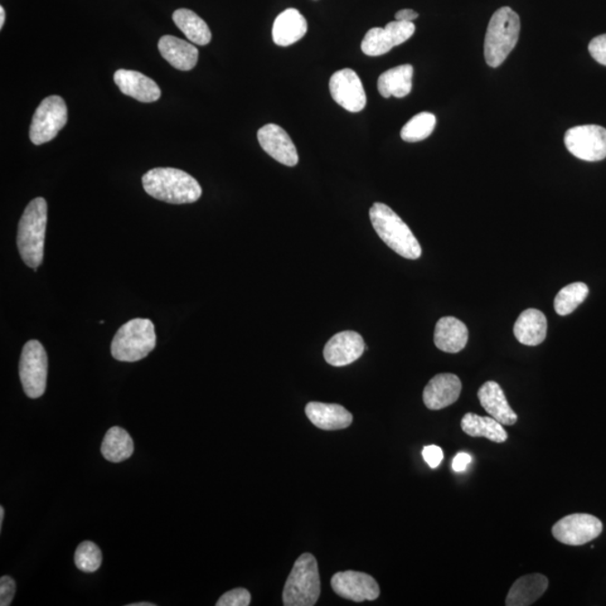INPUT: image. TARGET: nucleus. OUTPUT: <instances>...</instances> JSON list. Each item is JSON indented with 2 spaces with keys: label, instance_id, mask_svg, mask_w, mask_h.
I'll use <instances>...</instances> for the list:
<instances>
[{
  "label": "nucleus",
  "instance_id": "nucleus-1",
  "mask_svg": "<svg viewBox=\"0 0 606 606\" xmlns=\"http://www.w3.org/2000/svg\"><path fill=\"white\" fill-rule=\"evenodd\" d=\"M142 182L149 196L172 205L196 202L202 195L196 179L179 169H153L144 174Z\"/></svg>",
  "mask_w": 606,
  "mask_h": 606
},
{
  "label": "nucleus",
  "instance_id": "nucleus-2",
  "mask_svg": "<svg viewBox=\"0 0 606 606\" xmlns=\"http://www.w3.org/2000/svg\"><path fill=\"white\" fill-rule=\"evenodd\" d=\"M47 222L46 199L36 198L28 203L19 221L17 247L19 254L28 268L37 271L43 262Z\"/></svg>",
  "mask_w": 606,
  "mask_h": 606
},
{
  "label": "nucleus",
  "instance_id": "nucleus-3",
  "mask_svg": "<svg viewBox=\"0 0 606 606\" xmlns=\"http://www.w3.org/2000/svg\"><path fill=\"white\" fill-rule=\"evenodd\" d=\"M370 220L380 239L402 258L418 260L423 254L414 232L389 206L375 202L370 210Z\"/></svg>",
  "mask_w": 606,
  "mask_h": 606
},
{
  "label": "nucleus",
  "instance_id": "nucleus-4",
  "mask_svg": "<svg viewBox=\"0 0 606 606\" xmlns=\"http://www.w3.org/2000/svg\"><path fill=\"white\" fill-rule=\"evenodd\" d=\"M520 17L510 7L498 9L489 19L484 42V56L489 67H498L516 47L520 36Z\"/></svg>",
  "mask_w": 606,
  "mask_h": 606
},
{
  "label": "nucleus",
  "instance_id": "nucleus-5",
  "mask_svg": "<svg viewBox=\"0 0 606 606\" xmlns=\"http://www.w3.org/2000/svg\"><path fill=\"white\" fill-rule=\"evenodd\" d=\"M157 346V334L149 319H132L123 324L111 342V355L120 362H138Z\"/></svg>",
  "mask_w": 606,
  "mask_h": 606
},
{
  "label": "nucleus",
  "instance_id": "nucleus-6",
  "mask_svg": "<svg viewBox=\"0 0 606 606\" xmlns=\"http://www.w3.org/2000/svg\"><path fill=\"white\" fill-rule=\"evenodd\" d=\"M318 562L312 554H303L294 562L283 590L285 606H313L320 596Z\"/></svg>",
  "mask_w": 606,
  "mask_h": 606
},
{
  "label": "nucleus",
  "instance_id": "nucleus-7",
  "mask_svg": "<svg viewBox=\"0 0 606 606\" xmlns=\"http://www.w3.org/2000/svg\"><path fill=\"white\" fill-rule=\"evenodd\" d=\"M47 355L45 347L37 341H30L23 347L19 361V377L24 391L31 399L45 395L47 380Z\"/></svg>",
  "mask_w": 606,
  "mask_h": 606
},
{
  "label": "nucleus",
  "instance_id": "nucleus-8",
  "mask_svg": "<svg viewBox=\"0 0 606 606\" xmlns=\"http://www.w3.org/2000/svg\"><path fill=\"white\" fill-rule=\"evenodd\" d=\"M67 123V108L60 96H50L42 101L33 116L30 139L33 144L50 142Z\"/></svg>",
  "mask_w": 606,
  "mask_h": 606
},
{
  "label": "nucleus",
  "instance_id": "nucleus-9",
  "mask_svg": "<svg viewBox=\"0 0 606 606\" xmlns=\"http://www.w3.org/2000/svg\"><path fill=\"white\" fill-rule=\"evenodd\" d=\"M564 142L567 149L583 161L598 162L606 158V129L601 126H576L567 130Z\"/></svg>",
  "mask_w": 606,
  "mask_h": 606
},
{
  "label": "nucleus",
  "instance_id": "nucleus-10",
  "mask_svg": "<svg viewBox=\"0 0 606 606\" xmlns=\"http://www.w3.org/2000/svg\"><path fill=\"white\" fill-rule=\"evenodd\" d=\"M602 530L600 519L586 513H575L556 522L552 527V536L561 544L581 546L598 538Z\"/></svg>",
  "mask_w": 606,
  "mask_h": 606
},
{
  "label": "nucleus",
  "instance_id": "nucleus-11",
  "mask_svg": "<svg viewBox=\"0 0 606 606\" xmlns=\"http://www.w3.org/2000/svg\"><path fill=\"white\" fill-rule=\"evenodd\" d=\"M416 31L412 22H390L385 28H371L362 42V51L368 56H380L408 41Z\"/></svg>",
  "mask_w": 606,
  "mask_h": 606
},
{
  "label": "nucleus",
  "instance_id": "nucleus-12",
  "mask_svg": "<svg viewBox=\"0 0 606 606\" xmlns=\"http://www.w3.org/2000/svg\"><path fill=\"white\" fill-rule=\"evenodd\" d=\"M333 99L351 113H360L366 106V94L355 71L343 69L334 72L329 81Z\"/></svg>",
  "mask_w": 606,
  "mask_h": 606
},
{
  "label": "nucleus",
  "instance_id": "nucleus-13",
  "mask_svg": "<svg viewBox=\"0 0 606 606\" xmlns=\"http://www.w3.org/2000/svg\"><path fill=\"white\" fill-rule=\"evenodd\" d=\"M332 588L334 593L354 602L375 601L380 596L376 580L371 575L361 571H339L333 576Z\"/></svg>",
  "mask_w": 606,
  "mask_h": 606
},
{
  "label": "nucleus",
  "instance_id": "nucleus-14",
  "mask_svg": "<svg viewBox=\"0 0 606 606\" xmlns=\"http://www.w3.org/2000/svg\"><path fill=\"white\" fill-rule=\"evenodd\" d=\"M258 139L261 148L275 161L287 167L297 166L299 155L293 139L279 125L268 124L259 130Z\"/></svg>",
  "mask_w": 606,
  "mask_h": 606
},
{
  "label": "nucleus",
  "instance_id": "nucleus-15",
  "mask_svg": "<svg viewBox=\"0 0 606 606\" xmlns=\"http://www.w3.org/2000/svg\"><path fill=\"white\" fill-rule=\"evenodd\" d=\"M365 349L360 334L346 331L329 339L324 349V357L329 365L342 367L357 361Z\"/></svg>",
  "mask_w": 606,
  "mask_h": 606
},
{
  "label": "nucleus",
  "instance_id": "nucleus-16",
  "mask_svg": "<svg viewBox=\"0 0 606 606\" xmlns=\"http://www.w3.org/2000/svg\"><path fill=\"white\" fill-rule=\"evenodd\" d=\"M462 392L459 377L450 373L438 375L430 380L424 390V402L430 410H441L455 404Z\"/></svg>",
  "mask_w": 606,
  "mask_h": 606
},
{
  "label": "nucleus",
  "instance_id": "nucleus-17",
  "mask_svg": "<svg viewBox=\"0 0 606 606\" xmlns=\"http://www.w3.org/2000/svg\"><path fill=\"white\" fill-rule=\"evenodd\" d=\"M114 81L124 95L132 97L140 103H154L161 97V89L157 82L138 71H116Z\"/></svg>",
  "mask_w": 606,
  "mask_h": 606
},
{
  "label": "nucleus",
  "instance_id": "nucleus-18",
  "mask_svg": "<svg viewBox=\"0 0 606 606\" xmlns=\"http://www.w3.org/2000/svg\"><path fill=\"white\" fill-rule=\"evenodd\" d=\"M479 402L484 410L488 412L492 418L504 426L516 425L518 416L512 410L507 400L502 387L497 382L488 381L484 383L481 389L478 392Z\"/></svg>",
  "mask_w": 606,
  "mask_h": 606
},
{
  "label": "nucleus",
  "instance_id": "nucleus-19",
  "mask_svg": "<svg viewBox=\"0 0 606 606\" xmlns=\"http://www.w3.org/2000/svg\"><path fill=\"white\" fill-rule=\"evenodd\" d=\"M305 415L312 423L323 430H341L352 425L353 416L344 406L322 402H310Z\"/></svg>",
  "mask_w": 606,
  "mask_h": 606
},
{
  "label": "nucleus",
  "instance_id": "nucleus-20",
  "mask_svg": "<svg viewBox=\"0 0 606 606\" xmlns=\"http://www.w3.org/2000/svg\"><path fill=\"white\" fill-rule=\"evenodd\" d=\"M434 341L435 345L445 353L463 351L468 342L467 324L455 317L441 318L436 324Z\"/></svg>",
  "mask_w": 606,
  "mask_h": 606
},
{
  "label": "nucleus",
  "instance_id": "nucleus-21",
  "mask_svg": "<svg viewBox=\"0 0 606 606\" xmlns=\"http://www.w3.org/2000/svg\"><path fill=\"white\" fill-rule=\"evenodd\" d=\"M308 24L298 9L289 8L275 18L272 36L276 46H290L305 36Z\"/></svg>",
  "mask_w": 606,
  "mask_h": 606
},
{
  "label": "nucleus",
  "instance_id": "nucleus-22",
  "mask_svg": "<svg viewBox=\"0 0 606 606\" xmlns=\"http://www.w3.org/2000/svg\"><path fill=\"white\" fill-rule=\"evenodd\" d=\"M159 50L164 59L178 70L189 71L197 66L198 48L181 38L171 36L161 37Z\"/></svg>",
  "mask_w": 606,
  "mask_h": 606
},
{
  "label": "nucleus",
  "instance_id": "nucleus-23",
  "mask_svg": "<svg viewBox=\"0 0 606 606\" xmlns=\"http://www.w3.org/2000/svg\"><path fill=\"white\" fill-rule=\"evenodd\" d=\"M547 318L537 309H527L519 316L513 332L519 343L527 346H538L547 336Z\"/></svg>",
  "mask_w": 606,
  "mask_h": 606
},
{
  "label": "nucleus",
  "instance_id": "nucleus-24",
  "mask_svg": "<svg viewBox=\"0 0 606 606\" xmlns=\"http://www.w3.org/2000/svg\"><path fill=\"white\" fill-rule=\"evenodd\" d=\"M548 589V579L541 574L520 577L508 591L506 605L528 606L537 602Z\"/></svg>",
  "mask_w": 606,
  "mask_h": 606
},
{
  "label": "nucleus",
  "instance_id": "nucleus-25",
  "mask_svg": "<svg viewBox=\"0 0 606 606\" xmlns=\"http://www.w3.org/2000/svg\"><path fill=\"white\" fill-rule=\"evenodd\" d=\"M412 77H414V67L410 65L392 67L380 76L377 89L385 98H390L392 96L404 98L412 90Z\"/></svg>",
  "mask_w": 606,
  "mask_h": 606
},
{
  "label": "nucleus",
  "instance_id": "nucleus-26",
  "mask_svg": "<svg viewBox=\"0 0 606 606\" xmlns=\"http://www.w3.org/2000/svg\"><path fill=\"white\" fill-rule=\"evenodd\" d=\"M460 426H462L464 433L470 437H484L498 444L504 443L508 439V434L504 430L503 425L492 416H481L469 412L463 416Z\"/></svg>",
  "mask_w": 606,
  "mask_h": 606
},
{
  "label": "nucleus",
  "instance_id": "nucleus-27",
  "mask_svg": "<svg viewBox=\"0 0 606 606\" xmlns=\"http://www.w3.org/2000/svg\"><path fill=\"white\" fill-rule=\"evenodd\" d=\"M134 453V443L128 431L120 426H113L105 436L101 444V454L111 463H120L130 458Z\"/></svg>",
  "mask_w": 606,
  "mask_h": 606
},
{
  "label": "nucleus",
  "instance_id": "nucleus-28",
  "mask_svg": "<svg viewBox=\"0 0 606 606\" xmlns=\"http://www.w3.org/2000/svg\"><path fill=\"white\" fill-rule=\"evenodd\" d=\"M172 18L189 41L202 46L211 43L212 37L211 28L196 13L181 8L173 13Z\"/></svg>",
  "mask_w": 606,
  "mask_h": 606
},
{
  "label": "nucleus",
  "instance_id": "nucleus-29",
  "mask_svg": "<svg viewBox=\"0 0 606 606\" xmlns=\"http://www.w3.org/2000/svg\"><path fill=\"white\" fill-rule=\"evenodd\" d=\"M590 290L583 282H575L566 285L556 295L554 307L560 316H567L574 313L588 298Z\"/></svg>",
  "mask_w": 606,
  "mask_h": 606
},
{
  "label": "nucleus",
  "instance_id": "nucleus-30",
  "mask_svg": "<svg viewBox=\"0 0 606 606\" xmlns=\"http://www.w3.org/2000/svg\"><path fill=\"white\" fill-rule=\"evenodd\" d=\"M436 116L431 113H420L412 118L401 129V139L406 142H420L433 134L436 128Z\"/></svg>",
  "mask_w": 606,
  "mask_h": 606
},
{
  "label": "nucleus",
  "instance_id": "nucleus-31",
  "mask_svg": "<svg viewBox=\"0 0 606 606\" xmlns=\"http://www.w3.org/2000/svg\"><path fill=\"white\" fill-rule=\"evenodd\" d=\"M103 561L100 548L92 541H84L77 546L75 554V564L84 573H95Z\"/></svg>",
  "mask_w": 606,
  "mask_h": 606
},
{
  "label": "nucleus",
  "instance_id": "nucleus-32",
  "mask_svg": "<svg viewBox=\"0 0 606 606\" xmlns=\"http://www.w3.org/2000/svg\"><path fill=\"white\" fill-rule=\"evenodd\" d=\"M250 604L251 593L245 589L227 591L216 603L217 606H249Z\"/></svg>",
  "mask_w": 606,
  "mask_h": 606
},
{
  "label": "nucleus",
  "instance_id": "nucleus-33",
  "mask_svg": "<svg viewBox=\"0 0 606 606\" xmlns=\"http://www.w3.org/2000/svg\"><path fill=\"white\" fill-rule=\"evenodd\" d=\"M16 584L11 576L5 575L0 579V605H11L15 596Z\"/></svg>",
  "mask_w": 606,
  "mask_h": 606
},
{
  "label": "nucleus",
  "instance_id": "nucleus-34",
  "mask_svg": "<svg viewBox=\"0 0 606 606\" xmlns=\"http://www.w3.org/2000/svg\"><path fill=\"white\" fill-rule=\"evenodd\" d=\"M589 51L596 62L606 66V34L593 38L590 43Z\"/></svg>",
  "mask_w": 606,
  "mask_h": 606
},
{
  "label": "nucleus",
  "instance_id": "nucleus-35",
  "mask_svg": "<svg viewBox=\"0 0 606 606\" xmlns=\"http://www.w3.org/2000/svg\"><path fill=\"white\" fill-rule=\"evenodd\" d=\"M423 456L426 463L428 464L431 468L438 467L444 458L443 449L435 445L426 446L423 450Z\"/></svg>",
  "mask_w": 606,
  "mask_h": 606
},
{
  "label": "nucleus",
  "instance_id": "nucleus-36",
  "mask_svg": "<svg viewBox=\"0 0 606 606\" xmlns=\"http://www.w3.org/2000/svg\"><path fill=\"white\" fill-rule=\"evenodd\" d=\"M470 462H472V457L467 453H459L455 456L453 468L455 472H464Z\"/></svg>",
  "mask_w": 606,
  "mask_h": 606
},
{
  "label": "nucleus",
  "instance_id": "nucleus-37",
  "mask_svg": "<svg viewBox=\"0 0 606 606\" xmlns=\"http://www.w3.org/2000/svg\"><path fill=\"white\" fill-rule=\"evenodd\" d=\"M418 17L419 14L412 9H402L395 14V21L399 22H414Z\"/></svg>",
  "mask_w": 606,
  "mask_h": 606
},
{
  "label": "nucleus",
  "instance_id": "nucleus-38",
  "mask_svg": "<svg viewBox=\"0 0 606 606\" xmlns=\"http://www.w3.org/2000/svg\"><path fill=\"white\" fill-rule=\"evenodd\" d=\"M5 19H6V14H5L4 7H0V28L4 27Z\"/></svg>",
  "mask_w": 606,
  "mask_h": 606
},
{
  "label": "nucleus",
  "instance_id": "nucleus-39",
  "mask_svg": "<svg viewBox=\"0 0 606 606\" xmlns=\"http://www.w3.org/2000/svg\"><path fill=\"white\" fill-rule=\"evenodd\" d=\"M4 517H5V508L4 507H0V529H2L3 528Z\"/></svg>",
  "mask_w": 606,
  "mask_h": 606
},
{
  "label": "nucleus",
  "instance_id": "nucleus-40",
  "mask_svg": "<svg viewBox=\"0 0 606 606\" xmlns=\"http://www.w3.org/2000/svg\"><path fill=\"white\" fill-rule=\"evenodd\" d=\"M128 606H155V604L149 602H144V603L128 604Z\"/></svg>",
  "mask_w": 606,
  "mask_h": 606
}]
</instances>
